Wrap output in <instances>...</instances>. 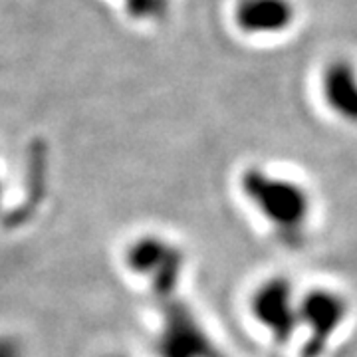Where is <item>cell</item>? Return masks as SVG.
Returning <instances> with one entry per match:
<instances>
[{
  "mask_svg": "<svg viewBox=\"0 0 357 357\" xmlns=\"http://www.w3.org/2000/svg\"><path fill=\"white\" fill-rule=\"evenodd\" d=\"M241 185L256 211L280 232L294 234L307 222L312 199L302 183L252 167L244 171Z\"/></svg>",
  "mask_w": 357,
  "mask_h": 357,
  "instance_id": "cell-1",
  "label": "cell"
},
{
  "mask_svg": "<svg viewBox=\"0 0 357 357\" xmlns=\"http://www.w3.org/2000/svg\"><path fill=\"white\" fill-rule=\"evenodd\" d=\"M347 318V302L333 290L316 288L300 296L298 324L306 330L304 357H319Z\"/></svg>",
  "mask_w": 357,
  "mask_h": 357,
  "instance_id": "cell-2",
  "label": "cell"
},
{
  "mask_svg": "<svg viewBox=\"0 0 357 357\" xmlns=\"http://www.w3.org/2000/svg\"><path fill=\"white\" fill-rule=\"evenodd\" d=\"M318 96L324 107L347 126H357V62L333 56L318 72Z\"/></svg>",
  "mask_w": 357,
  "mask_h": 357,
  "instance_id": "cell-5",
  "label": "cell"
},
{
  "mask_svg": "<svg viewBox=\"0 0 357 357\" xmlns=\"http://www.w3.org/2000/svg\"><path fill=\"white\" fill-rule=\"evenodd\" d=\"M300 18L296 0H236L232 20L248 38H282Z\"/></svg>",
  "mask_w": 357,
  "mask_h": 357,
  "instance_id": "cell-4",
  "label": "cell"
},
{
  "mask_svg": "<svg viewBox=\"0 0 357 357\" xmlns=\"http://www.w3.org/2000/svg\"><path fill=\"white\" fill-rule=\"evenodd\" d=\"M298 304L300 298L294 292L292 284L278 276L260 284L252 298V314L278 344H286L300 330Z\"/></svg>",
  "mask_w": 357,
  "mask_h": 357,
  "instance_id": "cell-3",
  "label": "cell"
}]
</instances>
